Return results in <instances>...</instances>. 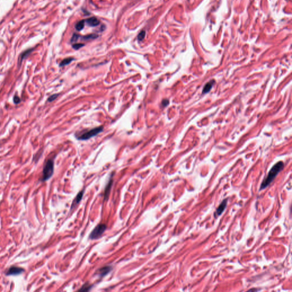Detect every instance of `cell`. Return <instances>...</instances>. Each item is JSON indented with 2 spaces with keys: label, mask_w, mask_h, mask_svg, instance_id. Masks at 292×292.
<instances>
[{
  "label": "cell",
  "mask_w": 292,
  "mask_h": 292,
  "mask_svg": "<svg viewBox=\"0 0 292 292\" xmlns=\"http://www.w3.org/2000/svg\"><path fill=\"white\" fill-rule=\"evenodd\" d=\"M98 37V35H97L95 34H89L88 36H84V37H83L82 38H83V39H84L85 41H89V40L94 39L97 38Z\"/></svg>",
  "instance_id": "15"
},
{
  "label": "cell",
  "mask_w": 292,
  "mask_h": 292,
  "mask_svg": "<svg viewBox=\"0 0 292 292\" xmlns=\"http://www.w3.org/2000/svg\"><path fill=\"white\" fill-rule=\"evenodd\" d=\"M107 229V225L106 224H100L98 225L91 232L89 238L91 240H96L100 238L106 231Z\"/></svg>",
  "instance_id": "4"
},
{
  "label": "cell",
  "mask_w": 292,
  "mask_h": 292,
  "mask_svg": "<svg viewBox=\"0 0 292 292\" xmlns=\"http://www.w3.org/2000/svg\"><path fill=\"white\" fill-rule=\"evenodd\" d=\"M84 26H85V20H82L76 24V28L77 30L80 31L83 29Z\"/></svg>",
  "instance_id": "14"
},
{
  "label": "cell",
  "mask_w": 292,
  "mask_h": 292,
  "mask_svg": "<svg viewBox=\"0 0 292 292\" xmlns=\"http://www.w3.org/2000/svg\"><path fill=\"white\" fill-rule=\"evenodd\" d=\"M215 81L214 80H211V81L208 82L205 84V85L204 86L203 90V94H207L212 88L214 86V85L215 83Z\"/></svg>",
  "instance_id": "9"
},
{
  "label": "cell",
  "mask_w": 292,
  "mask_h": 292,
  "mask_svg": "<svg viewBox=\"0 0 292 292\" xmlns=\"http://www.w3.org/2000/svg\"><path fill=\"white\" fill-rule=\"evenodd\" d=\"M163 107H165L169 104V101L168 99H164L162 102Z\"/></svg>",
  "instance_id": "22"
},
{
  "label": "cell",
  "mask_w": 292,
  "mask_h": 292,
  "mask_svg": "<svg viewBox=\"0 0 292 292\" xmlns=\"http://www.w3.org/2000/svg\"><path fill=\"white\" fill-rule=\"evenodd\" d=\"M112 270V267L111 266H106L99 269L98 270V275L100 277H104L109 273Z\"/></svg>",
  "instance_id": "7"
},
{
  "label": "cell",
  "mask_w": 292,
  "mask_h": 292,
  "mask_svg": "<svg viewBox=\"0 0 292 292\" xmlns=\"http://www.w3.org/2000/svg\"><path fill=\"white\" fill-rule=\"evenodd\" d=\"M227 200H228V199H226L224 200L223 201V202L220 204V205L218 207V208L216 209V212L215 214V216L216 217V216H220L222 214V213L224 212V211L225 210V209L227 207V203H228Z\"/></svg>",
  "instance_id": "6"
},
{
  "label": "cell",
  "mask_w": 292,
  "mask_h": 292,
  "mask_svg": "<svg viewBox=\"0 0 292 292\" xmlns=\"http://www.w3.org/2000/svg\"><path fill=\"white\" fill-rule=\"evenodd\" d=\"M84 46H85V45L83 43H76V44H74L73 45V48L76 50H78Z\"/></svg>",
  "instance_id": "18"
},
{
  "label": "cell",
  "mask_w": 292,
  "mask_h": 292,
  "mask_svg": "<svg viewBox=\"0 0 292 292\" xmlns=\"http://www.w3.org/2000/svg\"><path fill=\"white\" fill-rule=\"evenodd\" d=\"M91 287H92L91 285H90L88 284H86L82 287V288L79 290V291H83V292L89 291L91 288Z\"/></svg>",
  "instance_id": "16"
},
{
  "label": "cell",
  "mask_w": 292,
  "mask_h": 292,
  "mask_svg": "<svg viewBox=\"0 0 292 292\" xmlns=\"http://www.w3.org/2000/svg\"><path fill=\"white\" fill-rule=\"evenodd\" d=\"M284 167V164L281 161L277 162L272 167V168L269 171L267 177L262 182L260 187V190H263L266 188L268 186L271 184V183L274 180L277 175L282 170Z\"/></svg>",
  "instance_id": "1"
},
{
  "label": "cell",
  "mask_w": 292,
  "mask_h": 292,
  "mask_svg": "<svg viewBox=\"0 0 292 292\" xmlns=\"http://www.w3.org/2000/svg\"><path fill=\"white\" fill-rule=\"evenodd\" d=\"M74 60V59L73 58H71V57L65 58V59H64V60H62L61 61V62L60 64V67H63V66H64L66 65H68V64H70Z\"/></svg>",
  "instance_id": "13"
},
{
  "label": "cell",
  "mask_w": 292,
  "mask_h": 292,
  "mask_svg": "<svg viewBox=\"0 0 292 292\" xmlns=\"http://www.w3.org/2000/svg\"><path fill=\"white\" fill-rule=\"evenodd\" d=\"M83 193H84V192L83 190L82 191H81L77 195H76V199H74L73 203L72 204V205H71V209L74 208V207H76V205L80 203V202L81 201L82 197H83Z\"/></svg>",
  "instance_id": "8"
},
{
  "label": "cell",
  "mask_w": 292,
  "mask_h": 292,
  "mask_svg": "<svg viewBox=\"0 0 292 292\" xmlns=\"http://www.w3.org/2000/svg\"><path fill=\"white\" fill-rule=\"evenodd\" d=\"M103 127L102 126L95 127L92 129H91L88 131H86L83 134H81L79 137H77L78 139L82 140H88L94 137H95L97 135L99 134V133L102 132L103 131Z\"/></svg>",
  "instance_id": "3"
},
{
  "label": "cell",
  "mask_w": 292,
  "mask_h": 292,
  "mask_svg": "<svg viewBox=\"0 0 292 292\" xmlns=\"http://www.w3.org/2000/svg\"><path fill=\"white\" fill-rule=\"evenodd\" d=\"M54 161L51 159L48 160L43 169L42 177L41 179V181L43 182L47 181L51 178L54 173Z\"/></svg>",
  "instance_id": "2"
},
{
  "label": "cell",
  "mask_w": 292,
  "mask_h": 292,
  "mask_svg": "<svg viewBox=\"0 0 292 292\" xmlns=\"http://www.w3.org/2000/svg\"><path fill=\"white\" fill-rule=\"evenodd\" d=\"M79 36L77 34H74V35L73 36L72 38H71V42H76V41L78 40V39L79 38Z\"/></svg>",
  "instance_id": "21"
},
{
  "label": "cell",
  "mask_w": 292,
  "mask_h": 292,
  "mask_svg": "<svg viewBox=\"0 0 292 292\" xmlns=\"http://www.w3.org/2000/svg\"><path fill=\"white\" fill-rule=\"evenodd\" d=\"M112 185H113V180L111 179L107 186L106 187V188H105V190H104V199H108L109 197V196L110 195V190H111V187H112Z\"/></svg>",
  "instance_id": "11"
},
{
  "label": "cell",
  "mask_w": 292,
  "mask_h": 292,
  "mask_svg": "<svg viewBox=\"0 0 292 292\" xmlns=\"http://www.w3.org/2000/svg\"><path fill=\"white\" fill-rule=\"evenodd\" d=\"M59 94H53L52 95H51L50 97H49L48 98V101L49 102H53L58 97Z\"/></svg>",
  "instance_id": "19"
},
{
  "label": "cell",
  "mask_w": 292,
  "mask_h": 292,
  "mask_svg": "<svg viewBox=\"0 0 292 292\" xmlns=\"http://www.w3.org/2000/svg\"><path fill=\"white\" fill-rule=\"evenodd\" d=\"M24 272V269L20 267H11L6 273V276H17Z\"/></svg>",
  "instance_id": "5"
},
{
  "label": "cell",
  "mask_w": 292,
  "mask_h": 292,
  "mask_svg": "<svg viewBox=\"0 0 292 292\" xmlns=\"http://www.w3.org/2000/svg\"><path fill=\"white\" fill-rule=\"evenodd\" d=\"M145 36H146V32L145 31H141L139 34H138V39L139 41H142L144 37H145Z\"/></svg>",
  "instance_id": "17"
},
{
  "label": "cell",
  "mask_w": 292,
  "mask_h": 292,
  "mask_svg": "<svg viewBox=\"0 0 292 292\" xmlns=\"http://www.w3.org/2000/svg\"><path fill=\"white\" fill-rule=\"evenodd\" d=\"M87 23L90 26H97L99 24V21L95 17H91L86 20Z\"/></svg>",
  "instance_id": "12"
},
{
  "label": "cell",
  "mask_w": 292,
  "mask_h": 292,
  "mask_svg": "<svg viewBox=\"0 0 292 292\" xmlns=\"http://www.w3.org/2000/svg\"><path fill=\"white\" fill-rule=\"evenodd\" d=\"M33 49H27L25 51H24L22 53H21L20 57H19V59H18V63L20 64H21V62L23 61V60H24L33 51Z\"/></svg>",
  "instance_id": "10"
},
{
  "label": "cell",
  "mask_w": 292,
  "mask_h": 292,
  "mask_svg": "<svg viewBox=\"0 0 292 292\" xmlns=\"http://www.w3.org/2000/svg\"><path fill=\"white\" fill-rule=\"evenodd\" d=\"M13 101H14V102L15 104H18V103H20V102H21V99L20 98V97H19L18 96H17V95H15L14 97Z\"/></svg>",
  "instance_id": "20"
}]
</instances>
